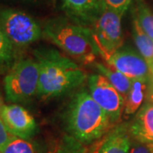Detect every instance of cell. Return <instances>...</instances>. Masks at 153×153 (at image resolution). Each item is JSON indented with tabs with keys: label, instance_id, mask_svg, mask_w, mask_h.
Masks as SVG:
<instances>
[{
	"label": "cell",
	"instance_id": "cell-17",
	"mask_svg": "<svg viewBox=\"0 0 153 153\" xmlns=\"http://www.w3.org/2000/svg\"><path fill=\"white\" fill-rule=\"evenodd\" d=\"M134 17L143 31L153 40V13L142 0L137 1Z\"/></svg>",
	"mask_w": 153,
	"mask_h": 153
},
{
	"label": "cell",
	"instance_id": "cell-25",
	"mask_svg": "<svg viewBox=\"0 0 153 153\" xmlns=\"http://www.w3.org/2000/svg\"><path fill=\"white\" fill-rule=\"evenodd\" d=\"M150 71H151V73H153V65H152V66L151 67V69H150Z\"/></svg>",
	"mask_w": 153,
	"mask_h": 153
},
{
	"label": "cell",
	"instance_id": "cell-16",
	"mask_svg": "<svg viewBox=\"0 0 153 153\" xmlns=\"http://www.w3.org/2000/svg\"><path fill=\"white\" fill-rule=\"evenodd\" d=\"M1 153H42V148L33 140L13 136Z\"/></svg>",
	"mask_w": 153,
	"mask_h": 153
},
{
	"label": "cell",
	"instance_id": "cell-15",
	"mask_svg": "<svg viewBox=\"0 0 153 153\" xmlns=\"http://www.w3.org/2000/svg\"><path fill=\"white\" fill-rule=\"evenodd\" d=\"M133 38L140 54L151 69L153 65V40L143 31L134 17L133 19Z\"/></svg>",
	"mask_w": 153,
	"mask_h": 153
},
{
	"label": "cell",
	"instance_id": "cell-12",
	"mask_svg": "<svg viewBox=\"0 0 153 153\" xmlns=\"http://www.w3.org/2000/svg\"><path fill=\"white\" fill-rule=\"evenodd\" d=\"M130 134L125 125H121L110 134L97 153H129Z\"/></svg>",
	"mask_w": 153,
	"mask_h": 153
},
{
	"label": "cell",
	"instance_id": "cell-20",
	"mask_svg": "<svg viewBox=\"0 0 153 153\" xmlns=\"http://www.w3.org/2000/svg\"><path fill=\"white\" fill-rule=\"evenodd\" d=\"M132 0H101L102 5L123 16L131 4Z\"/></svg>",
	"mask_w": 153,
	"mask_h": 153
},
{
	"label": "cell",
	"instance_id": "cell-19",
	"mask_svg": "<svg viewBox=\"0 0 153 153\" xmlns=\"http://www.w3.org/2000/svg\"><path fill=\"white\" fill-rule=\"evenodd\" d=\"M57 153H88L84 145L75 138L66 135L60 141Z\"/></svg>",
	"mask_w": 153,
	"mask_h": 153
},
{
	"label": "cell",
	"instance_id": "cell-1",
	"mask_svg": "<svg viewBox=\"0 0 153 153\" xmlns=\"http://www.w3.org/2000/svg\"><path fill=\"white\" fill-rule=\"evenodd\" d=\"M39 68L38 94L40 98L58 97L80 86L86 79L83 69L70 58L50 48L33 51Z\"/></svg>",
	"mask_w": 153,
	"mask_h": 153
},
{
	"label": "cell",
	"instance_id": "cell-18",
	"mask_svg": "<svg viewBox=\"0 0 153 153\" xmlns=\"http://www.w3.org/2000/svg\"><path fill=\"white\" fill-rule=\"evenodd\" d=\"M16 49L0 26V68L10 66L15 60Z\"/></svg>",
	"mask_w": 153,
	"mask_h": 153
},
{
	"label": "cell",
	"instance_id": "cell-9",
	"mask_svg": "<svg viewBox=\"0 0 153 153\" xmlns=\"http://www.w3.org/2000/svg\"><path fill=\"white\" fill-rule=\"evenodd\" d=\"M107 64L114 67L130 79H149L151 75L147 62L134 49L121 48L105 60Z\"/></svg>",
	"mask_w": 153,
	"mask_h": 153
},
{
	"label": "cell",
	"instance_id": "cell-4",
	"mask_svg": "<svg viewBox=\"0 0 153 153\" xmlns=\"http://www.w3.org/2000/svg\"><path fill=\"white\" fill-rule=\"evenodd\" d=\"M39 68L35 59L25 58L13 64L4 77L6 100L12 103L28 101L38 93Z\"/></svg>",
	"mask_w": 153,
	"mask_h": 153
},
{
	"label": "cell",
	"instance_id": "cell-11",
	"mask_svg": "<svg viewBox=\"0 0 153 153\" xmlns=\"http://www.w3.org/2000/svg\"><path fill=\"white\" fill-rule=\"evenodd\" d=\"M134 140L144 144L153 143V104L146 103L138 111L128 128Z\"/></svg>",
	"mask_w": 153,
	"mask_h": 153
},
{
	"label": "cell",
	"instance_id": "cell-6",
	"mask_svg": "<svg viewBox=\"0 0 153 153\" xmlns=\"http://www.w3.org/2000/svg\"><path fill=\"white\" fill-rule=\"evenodd\" d=\"M120 15L104 8L92 24L94 41L98 50L106 60L123 44Z\"/></svg>",
	"mask_w": 153,
	"mask_h": 153
},
{
	"label": "cell",
	"instance_id": "cell-5",
	"mask_svg": "<svg viewBox=\"0 0 153 153\" xmlns=\"http://www.w3.org/2000/svg\"><path fill=\"white\" fill-rule=\"evenodd\" d=\"M0 26L15 49H23L43 36V28L32 16L14 8H0Z\"/></svg>",
	"mask_w": 153,
	"mask_h": 153
},
{
	"label": "cell",
	"instance_id": "cell-10",
	"mask_svg": "<svg viewBox=\"0 0 153 153\" xmlns=\"http://www.w3.org/2000/svg\"><path fill=\"white\" fill-rule=\"evenodd\" d=\"M67 15L75 22L86 26L93 24L103 10L101 0H61Z\"/></svg>",
	"mask_w": 153,
	"mask_h": 153
},
{
	"label": "cell",
	"instance_id": "cell-23",
	"mask_svg": "<svg viewBox=\"0 0 153 153\" xmlns=\"http://www.w3.org/2000/svg\"><path fill=\"white\" fill-rule=\"evenodd\" d=\"M149 88H148V96L151 100L153 102V73H151L150 77H149Z\"/></svg>",
	"mask_w": 153,
	"mask_h": 153
},
{
	"label": "cell",
	"instance_id": "cell-3",
	"mask_svg": "<svg viewBox=\"0 0 153 153\" xmlns=\"http://www.w3.org/2000/svg\"><path fill=\"white\" fill-rule=\"evenodd\" d=\"M43 36L83 65L93 63L98 55L91 28L65 18L48 21L43 28Z\"/></svg>",
	"mask_w": 153,
	"mask_h": 153
},
{
	"label": "cell",
	"instance_id": "cell-22",
	"mask_svg": "<svg viewBox=\"0 0 153 153\" xmlns=\"http://www.w3.org/2000/svg\"><path fill=\"white\" fill-rule=\"evenodd\" d=\"M129 153H152L147 144L139 142L134 140L131 142V147Z\"/></svg>",
	"mask_w": 153,
	"mask_h": 153
},
{
	"label": "cell",
	"instance_id": "cell-8",
	"mask_svg": "<svg viewBox=\"0 0 153 153\" xmlns=\"http://www.w3.org/2000/svg\"><path fill=\"white\" fill-rule=\"evenodd\" d=\"M0 117L12 135L24 140H33L38 131V124L32 115L16 104L0 106Z\"/></svg>",
	"mask_w": 153,
	"mask_h": 153
},
{
	"label": "cell",
	"instance_id": "cell-2",
	"mask_svg": "<svg viewBox=\"0 0 153 153\" xmlns=\"http://www.w3.org/2000/svg\"><path fill=\"white\" fill-rule=\"evenodd\" d=\"M111 123L106 112L86 90L77 92L71 98L64 114L66 131L83 145L101 138Z\"/></svg>",
	"mask_w": 153,
	"mask_h": 153
},
{
	"label": "cell",
	"instance_id": "cell-7",
	"mask_svg": "<svg viewBox=\"0 0 153 153\" xmlns=\"http://www.w3.org/2000/svg\"><path fill=\"white\" fill-rule=\"evenodd\" d=\"M88 88L94 100L108 115L111 123L120 120L125 100L101 74L88 76Z\"/></svg>",
	"mask_w": 153,
	"mask_h": 153
},
{
	"label": "cell",
	"instance_id": "cell-13",
	"mask_svg": "<svg viewBox=\"0 0 153 153\" xmlns=\"http://www.w3.org/2000/svg\"><path fill=\"white\" fill-rule=\"evenodd\" d=\"M94 66L99 71L100 74L105 76V78L111 83V85L122 94V96L125 100L131 88L133 80L119 71L116 70L114 67L111 66L110 65L106 66L101 63H96Z\"/></svg>",
	"mask_w": 153,
	"mask_h": 153
},
{
	"label": "cell",
	"instance_id": "cell-14",
	"mask_svg": "<svg viewBox=\"0 0 153 153\" xmlns=\"http://www.w3.org/2000/svg\"><path fill=\"white\" fill-rule=\"evenodd\" d=\"M148 80L143 78L133 79L131 88L125 99L124 112L126 115L134 114L140 109L147 89Z\"/></svg>",
	"mask_w": 153,
	"mask_h": 153
},
{
	"label": "cell",
	"instance_id": "cell-24",
	"mask_svg": "<svg viewBox=\"0 0 153 153\" xmlns=\"http://www.w3.org/2000/svg\"><path fill=\"white\" fill-rule=\"evenodd\" d=\"M14 1H17L20 3H24V4H33L36 3L38 0H14Z\"/></svg>",
	"mask_w": 153,
	"mask_h": 153
},
{
	"label": "cell",
	"instance_id": "cell-21",
	"mask_svg": "<svg viewBox=\"0 0 153 153\" xmlns=\"http://www.w3.org/2000/svg\"><path fill=\"white\" fill-rule=\"evenodd\" d=\"M13 136L14 135H12L7 130L4 122L0 117V153L4 150V148L5 147L6 145L10 142V140Z\"/></svg>",
	"mask_w": 153,
	"mask_h": 153
}]
</instances>
